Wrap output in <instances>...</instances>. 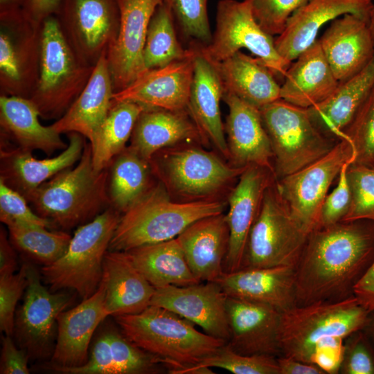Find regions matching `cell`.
Listing matches in <instances>:
<instances>
[{"label":"cell","instance_id":"obj_56","mask_svg":"<svg viewBox=\"0 0 374 374\" xmlns=\"http://www.w3.org/2000/svg\"><path fill=\"white\" fill-rule=\"evenodd\" d=\"M363 330L374 344V312L370 313L368 322Z\"/></svg>","mask_w":374,"mask_h":374},{"label":"cell","instance_id":"obj_26","mask_svg":"<svg viewBox=\"0 0 374 374\" xmlns=\"http://www.w3.org/2000/svg\"><path fill=\"white\" fill-rule=\"evenodd\" d=\"M84 139L78 133L70 132L66 148L55 157L43 159L19 147L1 148L0 179L28 201L40 185L80 160L86 143Z\"/></svg>","mask_w":374,"mask_h":374},{"label":"cell","instance_id":"obj_35","mask_svg":"<svg viewBox=\"0 0 374 374\" xmlns=\"http://www.w3.org/2000/svg\"><path fill=\"white\" fill-rule=\"evenodd\" d=\"M214 63L224 92L231 93L259 109L280 98V86L274 73L260 59L239 51L226 60Z\"/></svg>","mask_w":374,"mask_h":374},{"label":"cell","instance_id":"obj_17","mask_svg":"<svg viewBox=\"0 0 374 374\" xmlns=\"http://www.w3.org/2000/svg\"><path fill=\"white\" fill-rule=\"evenodd\" d=\"M275 181L271 170L250 165L245 168L230 190L226 213L229 242L224 272H233L241 268L247 240L259 215L265 192Z\"/></svg>","mask_w":374,"mask_h":374},{"label":"cell","instance_id":"obj_29","mask_svg":"<svg viewBox=\"0 0 374 374\" xmlns=\"http://www.w3.org/2000/svg\"><path fill=\"white\" fill-rule=\"evenodd\" d=\"M104 54L74 103L51 127L58 133L76 132L92 145L112 106L114 93L107 57Z\"/></svg>","mask_w":374,"mask_h":374},{"label":"cell","instance_id":"obj_49","mask_svg":"<svg viewBox=\"0 0 374 374\" xmlns=\"http://www.w3.org/2000/svg\"><path fill=\"white\" fill-rule=\"evenodd\" d=\"M351 163L341 168L335 188L327 195L321 208L318 227L328 226L342 222L351 203V192L347 179V169Z\"/></svg>","mask_w":374,"mask_h":374},{"label":"cell","instance_id":"obj_45","mask_svg":"<svg viewBox=\"0 0 374 374\" xmlns=\"http://www.w3.org/2000/svg\"><path fill=\"white\" fill-rule=\"evenodd\" d=\"M0 220L7 226L21 225L55 228L50 220L32 211L26 198L0 179Z\"/></svg>","mask_w":374,"mask_h":374},{"label":"cell","instance_id":"obj_3","mask_svg":"<svg viewBox=\"0 0 374 374\" xmlns=\"http://www.w3.org/2000/svg\"><path fill=\"white\" fill-rule=\"evenodd\" d=\"M222 199L179 202L159 181L120 217L109 251H127L177 238L194 222L224 213Z\"/></svg>","mask_w":374,"mask_h":374},{"label":"cell","instance_id":"obj_43","mask_svg":"<svg viewBox=\"0 0 374 374\" xmlns=\"http://www.w3.org/2000/svg\"><path fill=\"white\" fill-rule=\"evenodd\" d=\"M351 203L342 222H374V166L351 163L347 169Z\"/></svg>","mask_w":374,"mask_h":374},{"label":"cell","instance_id":"obj_34","mask_svg":"<svg viewBox=\"0 0 374 374\" xmlns=\"http://www.w3.org/2000/svg\"><path fill=\"white\" fill-rule=\"evenodd\" d=\"M40 113L30 99L15 96L1 95V134L12 139L17 147L33 152L40 150L48 155L64 150L68 144L51 125L39 122Z\"/></svg>","mask_w":374,"mask_h":374},{"label":"cell","instance_id":"obj_55","mask_svg":"<svg viewBox=\"0 0 374 374\" xmlns=\"http://www.w3.org/2000/svg\"><path fill=\"white\" fill-rule=\"evenodd\" d=\"M25 0H0V17L12 16L24 12Z\"/></svg>","mask_w":374,"mask_h":374},{"label":"cell","instance_id":"obj_8","mask_svg":"<svg viewBox=\"0 0 374 374\" xmlns=\"http://www.w3.org/2000/svg\"><path fill=\"white\" fill-rule=\"evenodd\" d=\"M120 217L110 206L79 226L65 253L41 269L52 291L73 290L82 299L96 292L103 278L104 258Z\"/></svg>","mask_w":374,"mask_h":374},{"label":"cell","instance_id":"obj_18","mask_svg":"<svg viewBox=\"0 0 374 374\" xmlns=\"http://www.w3.org/2000/svg\"><path fill=\"white\" fill-rule=\"evenodd\" d=\"M226 294L216 282L157 288L151 304L167 309L198 326L212 337L230 338Z\"/></svg>","mask_w":374,"mask_h":374},{"label":"cell","instance_id":"obj_21","mask_svg":"<svg viewBox=\"0 0 374 374\" xmlns=\"http://www.w3.org/2000/svg\"><path fill=\"white\" fill-rule=\"evenodd\" d=\"M186 57L150 69L121 91L113 101H131L148 107L187 110L193 78V51Z\"/></svg>","mask_w":374,"mask_h":374},{"label":"cell","instance_id":"obj_32","mask_svg":"<svg viewBox=\"0 0 374 374\" xmlns=\"http://www.w3.org/2000/svg\"><path fill=\"white\" fill-rule=\"evenodd\" d=\"M280 86V98L308 109L328 98L339 85L319 39L291 63Z\"/></svg>","mask_w":374,"mask_h":374},{"label":"cell","instance_id":"obj_27","mask_svg":"<svg viewBox=\"0 0 374 374\" xmlns=\"http://www.w3.org/2000/svg\"><path fill=\"white\" fill-rule=\"evenodd\" d=\"M228 296L260 303L283 312L296 305L295 266L240 269L215 281Z\"/></svg>","mask_w":374,"mask_h":374},{"label":"cell","instance_id":"obj_39","mask_svg":"<svg viewBox=\"0 0 374 374\" xmlns=\"http://www.w3.org/2000/svg\"><path fill=\"white\" fill-rule=\"evenodd\" d=\"M190 48L184 49L177 39L175 20L162 3L156 8L148 25L143 60L148 70L165 66L188 57Z\"/></svg>","mask_w":374,"mask_h":374},{"label":"cell","instance_id":"obj_38","mask_svg":"<svg viewBox=\"0 0 374 374\" xmlns=\"http://www.w3.org/2000/svg\"><path fill=\"white\" fill-rule=\"evenodd\" d=\"M148 107L131 101H113L109 114L91 145L93 169L100 172L126 147L136 121Z\"/></svg>","mask_w":374,"mask_h":374},{"label":"cell","instance_id":"obj_28","mask_svg":"<svg viewBox=\"0 0 374 374\" xmlns=\"http://www.w3.org/2000/svg\"><path fill=\"white\" fill-rule=\"evenodd\" d=\"M177 238L192 272L200 282H215L223 274L229 242L226 213L194 222Z\"/></svg>","mask_w":374,"mask_h":374},{"label":"cell","instance_id":"obj_19","mask_svg":"<svg viewBox=\"0 0 374 374\" xmlns=\"http://www.w3.org/2000/svg\"><path fill=\"white\" fill-rule=\"evenodd\" d=\"M230 338L226 343L244 355H281V312L260 303L228 296L226 301Z\"/></svg>","mask_w":374,"mask_h":374},{"label":"cell","instance_id":"obj_42","mask_svg":"<svg viewBox=\"0 0 374 374\" xmlns=\"http://www.w3.org/2000/svg\"><path fill=\"white\" fill-rule=\"evenodd\" d=\"M208 0H161L171 12L184 35L197 44L208 45L212 34L207 12Z\"/></svg>","mask_w":374,"mask_h":374},{"label":"cell","instance_id":"obj_22","mask_svg":"<svg viewBox=\"0 0 374 374\" xmlns=\"http://www.w3.org/2000/svg\"><path fill=\"white\" fill-rule=\"evenodd\" d=\"M372 0H309L289 19L284 30L275 39L278 53L292 62L316 40L321 28L346 14L369 22Z\"/></svg>","mask_w":374,"mask_h":374},{"label":"cell","instance_id":"obj_7","mask_svg":"<svg viewBox=\"0 0 374 374\" xmlns=\"http://www.w3.org/2000/svg\"><path fill=\"white\" fill-rule=\"evenodd\" d=\"M94 66L82 63L68 43L55 15L42 25L39 75L30 98L45 119L64 115L87 85Z\"/></svg>","mask_w":374,"mask_h":374},{"label":"cell","instance_id":"obj_11","mask_svg":"<svg viewBox=\"0 0 374 374\" xmlns=\"http://www.w3.org/2000/svg\"><path fill=\"white\" fill-rule=\"evenodd\" d=\"M197 44L202 53L214 62H222L246 48L275 76L283 78L291 64L278 53L273 36L256 21L248 0H220L211 42L206 46Z\"/></svg>","mask_w":374,"mask_h":374},{"label":"cell","instance_id":"obj_24","mask_svg":"<svg viewBox=\"0 0 374 374\" xmlns=\"http://www.w3.org/2000/svg\"><path fill=\"white\" fill-rule=\"evenodd\" d=\"M222 100L229 108L224 130L230 163L256 165L274 174L273 152L260 109L229 92L224 91Z\"/></svg>","mask_w":374,"mask_h":374},{"label":"cell","instance_id":"obj_52","mask_svg":"<svg viewBox=\"0 0 374 374\" xmlns=\"http://www.w3.org/2000/svg\"><path fill=\"white\" fill-rule=\"evenodd\" d=\"M354 296L370 313L374 312V261L356 285Z\"/></svg>","mask_w":374,"mask_h":374},{"label":"cell","instance_id":"obj_16","mask_svg":"<svg viewBox=\"0 0 374 374\" xmlns=\"http://www.w3.org/2000/svg\"><path fill=\"white\" fill-rule=\"evenodd\" d=\"M118 1L119 29L106 55L114 93L126 88L148 71L143 60L148 28L161 3V0Z\"/></svg>","mask_w":374,"mask_h":374},{"label":"cell","instance_id":"obj_47","mask_svg":"<svg viewBox=\"0 0 374 374\" xmlns=\"http://www.w3.org/2000/svg\"><path fill=\"white\" fill-rule=\"evenodd\" d=\"M339 373L374 374V344L363 329L344 339Z\"/></svg>","mask_w":374,"mask_h":374},{"label":"cell","instance_id":"obj_40","mask_svg":"<svg viewBox=\"0 0 374 374\" xmlns=\"http://www.w3.org/2000/svg\"><path fill=\"white\" fill-rule=\"evenodd\" d=\"M8 229L12 245L44 266L61 258L71 239L66 232L50 231L44 227L10 225Z\"/></svg>","mask_w":374,"mask_h":374},{"label":"cell","instance_id":"obj_20","mask_svg":"<svg viewBox=\"0 0 374 374\" xmlns=\"http://www.w3.org/2000/svg\"><path fill=\"white\" fill-rule=\"evenodd\" d=\"M194 71L187 110L204 143H211L226 160L229 152L220 112L224 87L215 64L193 43Z\"/></svg>","mask_w":374,"mask_h":374},{"label":"cell","instance_id":"obj_9","mask_svg":"<svg viewBox=\"0 0 374 374\" xmlns=\"http://www.w3.org/2000/svg\"><path fill=\"white\" fill-rule=\"evenodd\" d=\"M260 112L273 152L276 180L321 159L338 142L318 130L308 109L281 98L264 106Z\"/></svg>","mask_w":374,"mask_h":374},{"label":"cell","instance_id":"obj_13","mask_svg":"<svg viewBox=\"0 0 374 374\" xmlns=\"http://www.w3.org/2000/svg\"><path fill=\"white\" fill-rule=\"evenodd\" d=\"M55 17L76 56L91 66L107 53L120 26L118 0H62Z\"/></svg>","mask_w":374,"mask_h":374},{"label":"cell","instance_id":"obj_41","mask_svg":"<svg viewBox=\"0 0 374 374\" xmlns=\"http://www.w3.org/2000/svg\"><path fill=\"white\" fill-rule=\"evenodd\" d=\"M212 367L234 374H279L277 357L267 355H244L231 349L226 343L217 352L190 368L188 374L213 373Z\"/></svg>","mask_w":374,"mask_h":374},{"label":"cell","instance_id":"obj_44","mask_svg":"<svg viewBox=\"0 0 374 374\" xmlns=\"http://www.w3.org/2000/svg\"><path fill=\"white\" fill-rule=\"evenodd\" d=\"M343 139L354 152L353 163L374 166V90L360 107Z\"/></svg>","mask_w":374,"mask_h":374},{"label":"cell","instance_id":"obj_6","mask_svg":"<svg viewBox=\"0 0 374 374\" xmlns=\"http://www.w3.org/2000/svg\"><path fill=\"white\" fill-rule=\"evenodd\" d=\"M369 314L354 295L339 301L296 305L281 313V355L311 363L318 344L335 337L346 339L364 329Z\"/></svg>","mask_w":374,"mask_h":374},{"label":"cell","instance_id":"obj_50","mask_svg":"<svg viewBox=\"0 0 374 374\" xmlns=\"http://www.w3.org/2000/svg\"><path fill=\"white\" fill-rule=\"evenodd\" d=\"M10 336L5 335L2 337L0 373L28 374V355L24 349L15 346Z\"/></svg>","mask_w":374,"mask_h":374},{"label":"cell","instance_id":"obj_23","mask_svg":"<svg viewBox=\"0 0 374 374\" xmlns=\"http://www.w3.org/2000/svg\"><path fill=\"white\" fill-rule=\"evenodd\" d=\"M105 283L102 278L93 294L77 306L60 313L51 366L71 368L87 362L93 334L109 316L105 308Z\"/></svg>","mask_w":374,"mask_h":374},{"label":"cell","instance_id":"obj_25","mask_svg":"<svg viewBox=\"0 0 374 374\" xmlns=\"http://www.w3.org/2000/svg\"><path fill=\"white\" fill-rule=\"evenodd\" d=\"M319 41L339 82L360 72L374 56L369 22L355 15L346 14L332 21Z\"/></svg>","mask_w":374,"mask_h":374},{"label":"cell","instance_id":"obj_48","mask_svg":"<svg viewBox=\"0 0 374 374\" xmlns=\"http://www.w3.org/2000/svg\"><path fill=\"white\" fill-rule=\"evenodd\" d=\"M27 285L26 264L17 274L0 276V329L5 335L14 331L16 305Z\"/></svg>","mask_w":374,"mask_h":374},{"label":"cell","instance_id":"obj_36","mask_svg":"<svg viewBox=\"0 0 374 374\" xmlns=\"http://www.w3.org/2000/svg\"><path fill=\"white\" fill-rule=\"evenodd\" d=\"M127 252L136 268L156 289L200 283L192 272L177 238Z\"/></svg>","mask_w":374,"mask_h":374},{"label":"cell","instance_id":"obj_51","mask_svg":"<svg viewBox=\"0 0 374 374\" xmlns=\"http://www.w3.org/2000/svg\"><path fill=\"white\" fill-rule=\"evenodd\" d=\"M62 0H25L24 13L30 21L42 24L51 16L55 15Z\"/></svg>","mask_w":374,"mask_h":374},{"label":"cell","instance_id":"obj_12","mask_svg":"<svg viewBox=\"0 0 374 374\" xmlns=\"http://www.w3.org/2000/svg\"><path fill=\"white\" fill-rule=\"evenodd\" d=\"M354 152L342 139L325 156L305 168L275 181L276 191L292 217L308 235L319 225L320 211L334 180Z\"/></svg>","mask_w":374,"mask_h":374},{"label":"cell","instance_id":"obj_1","mask_svg":"<svg viewBox=\"0 0 374 374\" xmlns=\"http://www.w3.org/2000/svg\"><path fill=\"white\" fill-rule=\"evenodd\" d=\"M374 261V222L319 227L308 236L295 265L296 305L335 301L354 289Z\"/></svg>","mask_w":374,"mask_h":374},{"label":"cell","instance_id":"obj_46","mask_svg":"<svg viewBox=\"0 0 374 374\" xmlns=\"http://www.w3.org/2000/svg\"><path fill=\"white\" fill-rule=\"evenodd\" d=\"M260 27L271 36L279 35L292 15L309 0H248Z\"/></svg>","mask_w":374,"mask_h":374},{"label":"cell","instance_id":"obj_33","mask_svg":"<svg viewBox=\"0 0 374 374\" xmlns=\"http://www.w3.org/2000/svg\"><path fill=\"white\" fill-rule=\"evenodd\" d=\"M186 142L204 143L188 110L146 107L136 121L130 146L150 161L157 152Z\"/></svg>","mask_w":374,"mask_h":374},{"label":"cell","instance_id":"obj_31","mask_svg":"<svg viewBox=\"0 0 374 374\" xmlns=\"http://www.w3.org/2000/svg\"><path fill=\"white\" fill-rule=\"evenodd\" d=\"M105 308L109 316L137 314L151 304L156 288L127 251H107L103 261Z\"/></svg>","mask_w":374,"mask_h":374},{"label":"cell","instance_id":"obj_15","mask_svg":"<svg viewBox=\"0 0 374 374\" xmlns=\"http://www.w3.org/2000/svg\"><path fill=\"white\" fill-rule=\"evenodd\" d=\"M28 285L22 305L17 311L15 328L18 341L28 357H44L52 351L55 323L73 297L64 292L51 293L41 283L35 267L26 264Z\"/></svg>","mask_w":374,"mask_h":374},{"label":"cell","instance_id":"obj_30","mask_svg":"<svg viewBox=\"0 0 374 374\" xmlns=\"http://www.w3.org/2000/svg\"><path fill=\"white\" fill-rule=\"evenodd\" d=\"M373 90L374 56L360 72L340 82L328 98L308 108V114L321 132L339 141Z\"/></svg>","mask_w":374,"mask_h":374},{"label":"cell","instance_id":"obj_57","mask_svg":"<svg viewBox=\"0 0 374 374\" xmlns=\"http://www.w3.org/2000/svg\"><path fill=\"white\" fill-rule=\"evenodd\" d=\"M373 1V7L369 21V28L374 40V0Z\"/></svg>","mask_w":374,"mask_h":374},{"label":"cell","instance_id":"obj_2","mask_svg":"<svg viewBox=\"0 0 374 374\" xmlns=\"http://www.w3.org/2000/svg\"><path fill=\"white\" fill-rule=\"evenodd\" d=\"M114 318L123 335L155 357L170 374H188L226 343L197 330L194 323L157 305Z\"/></svg>","mask_w":374,"mask_h":374},{"label":"cell","instance_id":"obj_54","mask_svg":"<svg viewBox=\"0 0 374 374\" xmlns=\"http://www.w3.org/2000/svg\"><path fill=\"white\" fill-rule=\"evenodd\" d=\"M17 269L16 254L14 246L4 229L0 231V276L14 274Z\"/></svg>","mask_w":374,"mask_h":374},{"label":"cell","instance_id":"obj_14","mask_svg":"<svg viewBox=\"0 0 374 374\" xmlns=\"http://www.w3.org/2000/svg\"><path fill=\"white\" fill-rule=\"evenodd\" d=\"M1 95L30 98L39 70L42 24L24 15L0 17Z\"/></svg>","mask_w":374,"mask_h":374},{"label":"cell","instance_id":"obj_5","mask_svg":"<svg viewBox=\"0 0 374 374\" xmlns=\"http://www.w3.org/2000/svg\"><path fill=\"white\" fill-rule=\"evenodd\" d=\"M149 161L154 177L179 202L222 199L247 167L226 163L191 142L165 148Z\"/></svg>","mask_w":374,"mask_h":374},{"label":"cell","instance_id":"obj_53","mask_svg":"<svg viewBox=\"0 0 374 374\" xmlns=\"http://www.w3.org/2000/svg\"><path fill=\"white\" fill-rule=\"evenodd\" d=\"M279 374H326L318 366L293 357L280 355L277 357Z\"/></svg>","mask_w":374,"mask_h":374},{"label":"cell","instance_id":"obj_10","mask_svg":"<svg viewBox=\"0 0 374 374\" xmlns=\"http://www.w3.org/2000/svg\"><path fill=\"white\" fill-rule=\"evenodd\" d=\"M308 236L279 197L274 181L265 192L240 269L295 266Z\"/></svg>","mask_w":374,"mask_h":374},{"label":"cell","instance_id":"obj_37","mask_svg":"<svg viewBox=\"0 0 374 374\" xmlns=\"http://www.w3.org/2000/svg\"><path fill=\"white\" fill-rule=\"evenodd\" d=\"M107 168L109 206L120 213L132 206L154 185L150 161L130 145L117 154Z\"/></svg>","mask_w":374,"mask_h":374},{"label":"cell","instance_id":"obj_4","mask_svg":"<svg viewBox=\"0 0 374 374\" xmlns=\"http://www.w3.org/2000/svg\"><path fill=\"white\" fill-rule=\"evenodd\" d=\"M108 177V168L94 170L91 145L85 143L77 166L43 183L28 202L55 228L71 229L91 221L109 205Z\"/></svg>","mask_w":374,"mask_h":374}]
</instances>
